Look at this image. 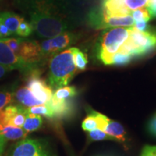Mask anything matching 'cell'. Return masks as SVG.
Here are the masks:
<instances>
[{
  "label": "cell",
  "mask_w": 156,
  "mask_h": 156,
  "mask_svg": "<svg viewBox=\"0 0 156 156\" xmlns=\"http://www.w3.org/2000/svg\"><path fill=\"white\" fill-rule=\"evenodd\" d=\"M14 99L20 105L25 108H29L34 106L44 104L34 96L30 89L27 87H22L15 91Z\"/></svg>",
  "instance_id": "5bb4252c"
},
{
  "label": "cell",
  "mask_w": 156,
  "mask_h": 156,
  "mask_svg": "<svg viewBox=\"0 0 156 156\" xmlns=\"http://www.w3.org/2000/svg\"><path fill=\"white\" fill-rule=\"evenodd\" d=\"M147 11L151 15V18L155 17L156 18V2L155 3H149L146 7Z\"/></svg>",
  "instance_id": "1f68e13d"
},
{
  "label": "cell",
  "mask_w": 156,
  "mask_h": 156,
  "mask_svg": "<svg viewBox=\"0 0 156 156\" xmlns=\"http://www.w3.org/2000/svg\"><path fill=\"white\" fill-rule=\"evenodd\" d=\"M156 50V29L140 31L132 26L129 36L119 49L122 53L142 57Z\"/></svg>",
  "instance_id": "277c9868"
},
{
  "label": "cell",
  "mask_w": 156,
  "mask_h": 156,
  "mask_svg": "<svg viewBox=\"0 0 156 156\" xmlns=\"http://www.w3.org/2000/svg\"><path fill=\"white\" fill-rule=\"evenodd\" d=\"M156 0H149V3H155Z\"/></svg>",
  "instance_id": "d590c367"
},
{
  "label": "cell",
  "mask_w": 156,
  "mask_h": 156,
  "mask_svg": "<svg viewBox=\"0 0 156 156\" xmlns=\"http://www.w3.org/2000/svg\"><path fill=\"white\" fill-rule=\"evenodd\" d=\"M43 124L42 117L39 115L28 114L23 124V129L27 133L34 132L41 127Z\"/></svg>",
  "instance_id": "ac0fdd59"
},
{
  "label": "cell",
  "mask_w": 156,
  "mask_h": 156,
  "mask_svg": "<svg viewBox=\"0 0 156 156\" xmlns=\"http://www.w3.org/2000/svg\"><path fill=\"white\" fill-rule=\"evenodd\" d=\"M8 156H56L42 140L25 139L20 140L11 150Z\"/></svg>",
  "instance_id": "ba28073f"
},
{
  "label": "cell",
  "mask_w": 156,
  "mask_h": 156,
  "mask_svg": "<svg viewBox=\"0 0 156 156\" xmlns=\"http://www.w3.org/2000/svg\"><path fill=\"white\" fill-rule=\"evenodd\" d=\"M26 87H28L34 96L44 104L50 101L53 95V90L46 81L41 78L38 69L34 70L28 74Z\"/></svg>",
  "instance_id": "30bf717a"
},
{
  "label": "cell",
  "mask_w": 156,
  "mask_h": 156,
  "mask_svg": "<svg viewBox=\"0 0 156 156\" xmlns=\"http://www.w3.org/2000/svg\"><path fill=\"white\" fill-rule=\"evenodd\" d=\"M15 5L42 38L73 31L79 23L71 0H15Z\"/></svg>",
  "instance_id": "6da1fadb"
},
{
  "label": "cell",
  "mask_w": 156,
  "mask_h": 156,
  "mask_svg": "<svg viewBox=\"0 0 156 156\" xmlns=\"http://www.w3.org/2000/svg\"><path fill=\"white\" fill-rule=\"evenodd\" d=\"M101 7L107 15L112 16H124L131 13L126 8L124 0H102Z\"/></svg>",
  "instance_id": "4fadbf2b"
},
{
  "label": "cell",
  "mask_w": 156,
  "mask_h": 156,
  "mask_svg": "<svg viewBox=\"0 0 156 156\" xmlns=\"http://www.w3.org/2000/svg\"><path fill=\"white\" fill-rule=\"evenodd\" d=\"M82 127H83V130L87 132L99 128V122L96 115H95V112L92 111L90 114H89L84 119L83 124H82Z\"/></svg>",
  "instance_id": "603a6c76"
},
{
  "label": "cell",
  "mask_w": 156,
  "mask_h": 156,
  "mask_svg": "<svg viewBox=\"0 0 156 156\" xmlns=\"http://www.w3.org/2000/svg\"><path fill=\"white\" fill-rule=\"evenodd\" d=\"M26 108L20 105H9L0 111V124L23 127L27 116Z\"/></svg>",
  "instance_id": "8fae6325"
},
{
  "label": "cell",
  "mask_w": 156,
  "mask_h": 156,
  "mask_svg": "<svg viewBox=\"0 0 156 156\" xmlns=\"http://www.w3.org/2000/svg\"><path fill=\"white\" fill-rule=\"evenodd\" d=\"M15 91V86L13 85L0 87V111L12 102Z\"/></svg>",
  "instance_id": "d6986e66"
},
{
  "label": "cell",
  "mask_w": 156,
  "mask_h": 156,
  "mask_svg": "<svg viewBox=\"0 0 156 156\" xmlns=\"http://www.w3.org/2000/svg\"><path fill=\"white\" fill-rule=\"evenodd\" d=\"M73 60L75 67L79 70H85L86 69L87 62V55L79 49V48L75 47L73 53Z\"/></svg>",
  "instance_id": "7402d4cb"
},
{
  "label": "cell",
  "mask_w": 156,
  "mask_h": 156,
  "mask_svg": "<svg viewBox=\"0 0 156 156\" xmlns=\"http://www.w3.org/2000/svg\"><path fill=\"white\" fill-rule=\"evenodd\" d=\"M134 28L140 31H147L151 28V27L148 25L147 22H140L135 23L133 25Z\"/></svg>",
  "instance_id": "4dcf8cb0"
},
{
  "label": "cell",
  "mask_w": 156,
  "mask_h": 156,
  "mask_svg": "<svg viewBox=\"0 0 156 156\" xmlns=\"http://www.w3.org/2000/svg\"><path fill=\"white\" fill-rule=\"evenodd\" d=\"M77 94V90L73 86H64L56 90L52 98L58 100H67Z\"/></svg>",
  "instance_id": "44dd1931"
},
{
  "label": "cell",
  "mask_w": 156,
  "mask_h": 156,
  "mask_svg": "<svg viewBox=\"0 0 156 156\" xmlns=\"http://www.w3.org/2000/svg\"><path fill=\"white\" fill-rule=\"evenodd\" d=\"M132 27H117L105 29L97 39L95 53L99 61L111 65L112 58L129 36Z\"/></svg>",
  "instance_id": "3957f363"
},
{
  "label": "cell",
  "mask_w": 156,
  "mask_h": 156,
  "mask_svg": "<svg viewBox=\"0 0 156 156\" xmlns=\"http://www.w3.org/2000/svg\"><path fill=\"white\" fill-rule=\"evenodd\" d=\"M27 114H33L39 115V116H44L48 118H54V114L52 109L50 108L47 103L38 106H34L32 107L26 108Z\"/></svg>",
  "instance_id": "ffe728a7"
},
{
  "label": "cell",
  "mask_w": 156,
  "mask_h": 156,
  "mask_svg": "<svg viewBox=\"0 0 156 156\" xmlns=\"http://www.w3.org/2000/svg\"><path fill=\"white\" fill-rule=\"evenodd\" d=\"M33 31H34V28H33L32 25L29 23L28 20L25 19L24 17H22L16 33L17 36L21 38H26L32 34Z\"/></svg>",
  "instance_id": "cb8c5ba5"
},
{
  "label": "cell",
  "mask_w": 156,
  "mask_h": 156,
  "mask_svg": "<svg viewBox=\"0 0 156 156\" xmlns=\"http://www.w3.org/2000/svg\"><path fill=\"white\" fill-rule=\"evenodd\" d=\"M132 19L134 20V23L140 22H148L151 20V16L146 7H142L135 10L132 11L130 13Z\"/></svg>",
  "instance_id": "d4e9b609"
},
{
  "label": "cell",
  "mask_w": 156,
  "mask_h": 156,
  "mask_svg": "<svg viewBox=\"0 0 156 156\" xmlns=\"http://www.w3.org/2000/svg\"><path fill=\"white\" fill-rule=\"evenodd\" d=\"M0 64L10 70H19L21 73L29 74L34 70L38 69V66L25 62L12 51L8 46L0 39Z\"/></svg>",
  "instance_id": "9c48e42d"
},
{
  "label": "cell",
  "mask_w": 156,
  "mask_h": 156,
  "mask_svg": "<svg viewBox=\"0 0 156 156\" xmlns=\"http://www.w3.org/2000/svg\"><path fill=\"white\" fill-rule=\"evenodd\" d=\"M74 50L75 47L67 48L50 58L48 83L52 90L67 86L77 73L73 60Z\"/></svg>",
  "instance_id": "7a4b0ae2"
},
{
  "label": "cell",
  "mask_w": 156,
  "mask_h": 156,
  "mask_svg": "<svg viewBox=\"0 0 156 156\" xmlns=\"http://www.w3.org/2000/svg\"><path fill=\"white\" fill-rule=\"evenodd\" d=\"M149 129L152 134L156 136V115L152 119L151 122H150Z\"/></svg>",
  "instance_id": "d6a6232c"
},
{
  "label": "cell",
  "mask_w": 156,
  "mask_h": 156,
  "mask_svg": "<svg viewBox=\"0 0 156 156\" xmlns=\"http://www.w3.org/2000/svg\"><path fill=\"white\" fill-rule=\"evenodd\" d=\"M21 18L22 16L12 12H0V20L12 33L13 35H16Z\"/></svg>",
  "instance_id": "e0dca14e"
},
{
  "label": "cell",
  "mask_w": 156,
  "mask_h": 156,
  "mask_svg": "<svg viewBox=\"0 0 156 156\" xmlns=\"http://www.w3.org/2000/svg\"><path fill=\"white\" fill-rule=\"evenodd\" d=\"M124 4L130 12L147 7L149 0H124Z\"/></svg>",
  "instance_id": "83f0119b"
},
{
  "label": "cell",
  "mask_w": 156,
  "mask_h": 156,
  "mask_svg": "<svg viewBox=\"0 0 156 156\" xmlns=\"http://www.w3.org/2000/svg\"><path fill=\"white\" fill-rule=\"evenodd\" d=\"M99 122V128L109 135L114 137L117 141L125 142L126 132L119 123L111 120L105 115L95 112Z\"/></svg>",
  "instance_id": "7c38bea8"
},
{
  "label": "cell",
  "mask_w": 156,
  "mask_h": 156,
  "mask_svg": "<svg viewBox=\"0 0 156 156\" xmlns=\"http://www.w3.org/2000/svg\"><path fill=\"white\" fill-rule=\"evenodd\" d=\"M9 71H10V70H9L8 68L0 64V79H2V78L5 77L6 74Z\"/></svg>",
  "instance_id": "836d02e7"
},
{
  "label": "cell",
  "mask_w": 156,
  "mask_h": 156,
  "mask_svg": "<svg viewBox=\"0 0 156 156\" xmlns=\"http://www.w3.org/2000/svg\"><path fill=\"white\" fill-rule=\"evenodd\" d=\"M80 39V34L73 31H67L50 38H46L40 44L43 60L51 58L75 44Z\"/></svg>",
  "instance_id": "52a82bcc"
},
{
  "label": "cell",
  "mask_w": 156,
  "mask_h": 156,
  "mask_svg": "<svg viewBox=\"0 0 156 156\" xmlns=\"http://www.w3.org/2000/svg\"><path fill=\"white\" fill-rule=\"evenodd\" d=\"M47 104L53 111L54 117H64L70 114L72 105L67 100H58L51 98Z\"/></svg>",
  "instance_id": "2e32d148"
},
{
  "label": "cell",
  "mask_w": 156,
  "mask_h": 156,
  "mask_svg": "<svg viewBox=\"0 0 156 156\" xmlns=\"http://www.w3.org/2000/svg\"><path fill=\"white\" fill-rule=\"evenodd\" d=\"M141 156H156V146L146 145L142 150Z\"/></svg>",
  "instance_id": "f546056e"
},
{
  "label": "cell",
  "mask_w": 156,
  "mask_h": 156,
  "mask_svg": "<svg viewBox=\"0 0 156 156\" xmlns=\"http://www.w3.org/2000/svg\"><path fill=\"white\" fill-rule=\"evenodd\" d=\"M13 36L12 33L0 20V39H3Z\"/></svg>",
  "instance_id": "f1b7e54d"
},
{
  "label": "cell",
  "mask_w": 156,
  "mask_h": 156,
  "mask_svg": "<svg viewBox=\"0 0 156 156\" xmlns=\"http://www.w3.org/2000/svg\"><path fill=\"white\" fill-rule=\"evenodd\" d=\"M4 41L14 53L24 59L28 63L39 66L43 61L40 44L36 41L24 38H3Z\"/></svg>",
  "instance_id": "8992f818"
},
{
  "label": "cell",
  "mask_w": 156,
  "mask_h": 156,
  "mask_svg": "<svg viewBox=\"0 0 156 156\" xmlns=\"http://www.w3.org/2000/svg\"><path fill=\"white\" fill-rule=\"evenodd\" d=\"M6 140L3 137V136L0 134V156L3 153L4 151H5Z\"/></svg>",
  "instance_id": "e575fe53"
},
{
  "label": "cell",
  "mask_w": 156,
  "mask_h": 156,
  "mask_svg": "<svg viewBox=\"0 0 156 156\" xmlns=\"http://www.w3.org/2000/svg\"><path fill=\"white\" fill-rule=\"evenodd\" d=\"M0 134L7 140H19L26 137L27 133L22 127L0 124Z\"/></svg>",
  "instance_id": "9a60e30c"
},
{
  "label": "cell",
  "mask_w": 156,
  "mask_h": 156,
  "mask_svg": "<svg viewBox=\"0 0 156 156\" xmlns=\"http://www.w3.org/2000/svg\"><path fill=\"white\" fill-rule=\"evenodd\" d=\"M134 57L129 54L118 51L113 56L111 65H125L129 63Z\"/></svg>",
  "instance_id": "4316f807"
},
{
  "label": "cell",
  "mask_w": 156,
  "mask_h": 156,
  "mask_svg": "<svg viewBox=\"0 0 156 156\" xmlns=\"http://www.w3.org/2000/svg\"><path fill=\"white\" fill-rule=\"evenodd\" d=\"M88 137L90 140H94V141H101V140H112V141H117L114 137L109 135L103 130L100 129H95L88 132Z\"/></svg>",
  "instance_id": "484cf974"
},
{
  "label": "cell",
  "mask_w": 156,
  "mask_h": 156,
  "mask_svg": "<svg viewBox=\"0 0 156 156\" xmlns=\"http://www.w3.org/2000/svg\"><path fill=\"white\" fill-rule=\"evenodd\" d=\"M86 22L90 28L95 30H105L117 27H132L134 24V20L130 15L112 16L107 15L101 6L93 7L88 12Z\"/></svg>",
  "instance_id": "5b68a950"
}]
</instances>
